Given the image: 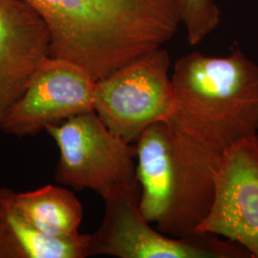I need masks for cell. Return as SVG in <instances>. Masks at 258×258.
<instances>
[{"label":"cell","instance_id":"ba28073f","mask_svg":"<svg viewBox=\"0 0 258 258\" xmlns=\"http://www.w3.org/2000/svg\"><path fill=\"white\" fill-rule=\"evenodd\" d=\"M212 210L196 232L231 240L258 258V134L222 152Z\"/></svg>","mask_w":258,"mask_h":258},{"label":"cell","instance_id":"8fae6325","mask_svg":"<svg viewBox=\"0 0 258 258\" xmlns=\"http://www.w3.org/2000/svg\"><path fill=\"white\" fill-rule=\"evenodd\" d=\"M16 198L28 220L47 236L64 239L80 233L83 205L67 188L46 184L34 190L17 192Z\"/></svg>","mask_w":258,"mask_h":258},{"label":"cell","instance_id":"277c9868","mask_svg":"<svg viewBox=\"0 0 258 258\" xmlns=\"http://www.w3.org/2000/svg\"><path fill=\"white\" fill-rule=\"evenodd\" d=\"M139 183L103 199L105 213L90 234V256L117 258H250L239 244L210 232L172 237L158 231L140 211Z\"/></svg>","mask_w":258,"mask_h":258},{"label":"cell","instance_id":"52a82bcc","mask_svg":"<svg viewBox=\"0 0 258 258\" xmlns=\"http://www.w3.org/2000/svg\"><path fill=\"white\" fill-rule=\"evenodd\" d=\"M96 81L82 67L52 55L46 56L0 124L5 134L25 137L47 126L94 110Z\"/></svg>","mask_w":258,"mask_h":258},{"label":"cell","instance_id":"7a4b0ae2","mask_svg":"<svg viewBox=\"0 0 258 258\" xmlns=\"http://www.w3.org/2000/svg\"><path fill=\"white\" fill-rule=\"evenodd\" d=\"M171 82L166 122L176 131L219 153L258 134V65L238 48L221 57L181 56Z\"/></svg>","mask_w":258,"mask_h":258},{"label":"cell","instance_id":"5b68a950","mask_svg":"<svg viewBox=\"0 0 258 258\" xmlns=\"http://www.w3.org/2000/svg\"><path fill=\"white\" fill-rule=\"evenodd\" d=\"M45 132L59 151L57 183L77 190L91 189L102 199L138 183L136 145L112 133L95 111L49 125Z\"/></svg>","mask_w":258,"mask_h":258},{"label":"cell","instance_id":"3957f363","mask_svg":"<svg viewBox=\"0 0 258 258\" xmlns=\"http://www.w3.org/2000/svg\"><path fill=\"white\" fill-rule=\"evenodd\" d=\"M135 145L139 207L145 219L172 237L196 233L212 210L222 153L205 148L166 121L148 126Z\"/></svg>","mask_w":258,"mask_h":258},{"label":"cell","instance_id":"8992f818","mask_svg":"<svg viewBox=\"0 0 258 258\" xmlns=\"http://www.w3.org/2000/svg\"><path fill=\"white\" fill-rule=\"evenodd\" d=\"M170 57L159 48L96 82L94 111L112 133L129 144L157 121H166L173 107Z\"/></svg>","mask_w":258,"mask_h":258},{"label":"cell","instance_id":"7c38bea8","mask_svg":"<svg viewBox=\"0 0 258 258\" xmlns=\"http://www.w3.org/2000/svg\"><path fill=\"white\" fill-rule=\"evenodd\" d=\"M181 19L188 42L195 45L217 27L220 13L213 0H181Z\"/></svg>","mask_w":258,"mask_h":258},{"label":"cell","instance_id":"6da1fadb","mask_svg":"<svg viewBox=\"0 0 258 258\" xmlns=\"http://www.w3.org/2000/svg\"><path fill=\"white\" fill-rule=\"evenodd\" d=\"M44 21L50 55L98 82L168 42L181 0H24Z\"/></svg>","mask_w":258,"mask_h":258},{"label":"cell","instance_id":"9c48e42d","mask_svg":"<svg viewBox=\"0 0 258 258\" xmlns=\"http://www.w3.org/2000/svg\"><path fill=\"white\" fill-rule=\"evenodd\" d=\"M50 55L44 21L24 0H0V124Z\"/></svg>","mask_w":258,"mask_h":258},{"label":"cell","instance_id":"30bf717a","mask_svg":"<svg viewBox=\"0 0 258 258\" xmlns=\"http://www.w3.org/2000/svg\"><path fill=\"white\" fill-rule=\"evenodd\" d=\"M17 192L0 186V258H85L90 234L58 239L49 237L28 220L17 203Z\"/></svg>","mask_w":258,"mask_h":258}]
</instances>
